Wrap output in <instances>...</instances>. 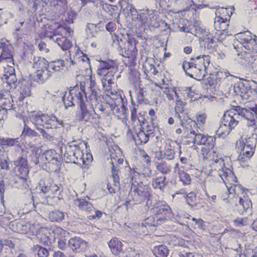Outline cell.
I'll use <instances>...</instances> for the list:
<instances>
[{
  "label": "cell",
  "mask_w": 257,
  "mask_h": 257,
  "mask_svg": "<svg viewBox=\"0 0 257 257\" xmlns=\"http://www.w3.org/2000/svg\"><path fill=\"white\" fill-rule=\"evenodd\" d=\"M64 159L66 162L73 163L82 168L88 167L93 160L88 144L81 140L71 142L67 145Z\"/></svg>",
  "instance_id": "6da1fadb"
},
{
  "label": "cell",
  "mask_w": 257,
  "mask_h": 257,
  "mask_svg": "<svg viewBox=\"0 0 257 257\" xmlns=\"http://www.w3.org/2000/svg\"><path fill=\"white\" fill-rule=\"evenodd\" d=\"M40 163L43 169L48 172H55L59 169L61 159L55 151L50 150L46 151L40 159Z\"/></svg>",
  "instance_id": "7a4b0ae2"
},
{
  "label": "cell",
  "mask_w": 257,
  "mask_h": 257,
  "mask_svg": "<svg viewBox=\"0 0 257 257\" xmlns=\"http://www.w3.org/2000/svg\"><path fill=\"white\" fill-rule=\"evenodd\" d=\"M186 72L192 77L198 80L203 78L205 73L206 66L203 58L194 59L184 64Z\"/></svg>",
  "instance_id": "3957f363"
},
{
  "label": "cell",
  "mask_w": 257,
  "mask_h": 257,
  "mask_svg": "<svg viewBox=\"0 0 257 257\" xmlns=\"http://www.w3.org/2000/svg\"><path fill=\"white\" fill-rule=\"evenodd\" d=\"M238 116L239 115L237 111L233 109L228 111L224 115L217 135L220 136L227 135L239 122Z\"/></svg>",
  "instance_id": "277c9868"
},
{
  "label": "cell",
  "mask_w": 257,
  "mask_h": 257,
  "mask_svg": "<svg viewBox=\"0 0 257 257\" xmlns=\"http://www.w3.org/2000/svg\"><path fill=\"white\" fill-rule=\"evenodd\" d=\"M30 119L36 125L45 128H54L57 127L58 123L54 118L46 115L32 113Z\"/></svg>",
  "instance_id": "5b68a950"
},
{
  "label": "cell",
  "mask_w": 257,
  "mask_h": 257,
  "mask_svg": "<svg viewBox=\"0 0 257 257\" xmlns=\"http://www.w3.org/2000/svg\"><path fill=\"white\" fill-rule=\"evenodd\" d=\"M37 237L39 241L47 247L52 246L55 241L54 233L49 229H40L37 232Z\"/></svg>",
  "instance_id": "8992f818"
},
{
  "label": "cell",
  "mask_w": 257,
  "mask_h": 257,
  "mask_svg": "<svg viewBox=\"0 0 257 257\" xmlns=\"http://www.w3.org/2000/svg\"><path fill=\"white\" fill-rule=\"evenodd\" d=\"M31 225L29 222L18 220L10 223V227L14 232L21 234H26L31 230Z\"/></svg>",
  "instance_id": "52a82bcc"
},
{
  "label": "cell",
  "mask_w": 257,
  "mask_h": 257,
  "mask_svg": "<svg viewBox=\"0 0 257 257\" xmlns=\"http://www.w3.org/2000/svg\"><path fill=\"white\" fill-rule=\"evenodd\" d=\"M14 107L13 98L10 92L0 90V107L6 110L12 109Z\"/></svg>",
  "instance_id": "ba28073f"
},
{
  "label": "cell",
  "mask_w": 257,
  "mask_h": 257,
  "mask_svg": "<svg viewBox=\"0 0 257 257\" xmlns=\"http://www.w3.org/2000/svg\"><path fill=\"white\" fill-rule=\"evenodd\" d=\"M68 245L75 253L84 252L87 250L88 244L86 241L80 237H75L69 241Z\"/></svg>",
  "instance_id": "9c48e42d"
},
{
  "label": "cell",
  "mask_w": 257,
  "mask_h": 257,
  "mask_svg": "<svg viewBox=\"0 0 257 257\" xmlns=\"http://www.w3.org/2000/svg\"><path fill=\"white\" fill-rule=\"evenodd\" d=\"M3 80L10 87H12L17 83L16 73L13 67L8 66L5 68Z\"/></svg>",
  "instance_id": "30bf717a"
},
{
  "label": "cell",
  "mask_w": 257,
  "mask_h": 257,
  "mask_svg": "<svg viewBox=\"0 0 257 257\" xmlns=\"http://www.w3.org/2000/svg\"><path fill=\"white\" fill-rule=\"evenodd\" d=\"M16 168L19 175L21 177H27L28 173L29 167L27 161L25 159L21 158L16 162Z\"/></svg>",
  "instance_id": "8fae6325"
},
{
  "label": "cell",
  "mask_w": 257,
  "mask_h": 257,
  "mask_svg": "<svg viewBox=\"0 0 257 257\" xmlns=\"http://www.w3.org/2000/svg\"><path fill=\"white\" fill-rule=\"evenodd\" d=\"M51 73L48 70H37L32 76V80L38 83H43L47 80L50 76Z\"/></svg>",
  "instance_id": "7c38bea8"
},
{
  "label": "cell",
  "mask_w": 257,
  "mask_h": 257,
  "mask_svg": "<svg viewBox=\"0 0 257 257\" xmlns=\"http://www.w3.org/2000/svg\"><path fill=\"white\" fill-rule=\"evenodd\" d=\"M109 246L111 249L112 253L115 255H118L122 251V243L116 237L113 238L109 241Z\"/></svg>",
  "instance_id": "4fadbf2b"
},
{
  "label": "cell",
  "mask_w": 257,
  "mask_h": 257,
  "mask_svg": "<svg viewBox=\"0 0 257 257\" xmlns=\"http://www.w3.org/2000/svg\"><path fill=\"white\" fill-rule=\"evenodd\" d=\"M154 210L157 214L169 213L171 212L169 206L164 202H160L158 203L154 209Z\"/></svg>",
  "instance_id": "5bb4252c"
},
{
  "label": "cell",
  "mask_w": 257,
  "mask_h": 257,
  "mask_svg": "<svg viewBox=\"0 0 257 257\" xmlns=\"http://www.w3.org/2000/svg\"><path fill=\"white\" fill-rule=\"evenodd\" d=\"M49 63L43 59L39 58L34 61L33 67L37 70H48Z\"/></svg>",
  "instance_id": "9a60e30c"
},
{
  "label": "cell",
  "mask_w": 257,
  "mask_h": 257,
  "mask_svg": "<svg viewBox=\"0 0 257 257\" xmlns=\"http://www.w3.org/2000/svg\"><path fill=\"white\" fill-rule=\"evenodd\" d=\"M30 87H31V84L29 83V82L24 81L22 83L21 89H20L21 90L20 98H21V100L29 95L30 90H31Z\"/></svg>",
  "instance_id": "2e32d148"
},
{
  "label": "cell",
  "mask_w": 257,
  "mask_h": 257,
  "mask_svg": "<svg viewBox=\"0 0 257 257\" xmlns=\"http://www.w3.org/2000/svg\"><path fill=\"white\" fill-rule=\"evenodd\" d=\"M64 217V213L59 210H54L49 214V220L51 222H60Z\"/></svg>",
  "instance_id": "e0dca14e"
},
{
  "label": "cell",
  "mask_w": 257,
  "mask_h": 257,
  "mask_svg": "<svg viewBox=\"0 0 257 257\" xmlns=\"http://www.w3.org/2000/svg\"><path fill=\"white\" fill-rule=\"evenodd\" d=\"M165 179L164 177L157 178L155 179L153 181L154 187L155 188H159V189H163L165 186Z\"/></svg>",
  "instance_id": "ac0fdd59"
},
{
  "label": "cell",
  "mask_w": 257,
  "mask_h": 257,
  "mask_svg": "<svg viewBox=\"0 0 257 257\" xmlns=\"http://www.w3.org/2000/svg\"><path fill=\"white\" fill-rule=\"evenodd\" d=\"M62 66V62H52L50 63V64H49L48 70L51 73H53V72L57 71Z\"/></svg>",
  "instance_id": "d6986e66"
},
{
  "label": "cell",
  "mask_w": 257,
  "mask_h": 257,
  "mask_svg": "<svg viewBox=\"0 0 257 257\" xmlns=\"http://www.w3.org/2000/svg\"><path fill=\"white\" fill-rule=\"evenodd\" d=\"M156 248V249H155L156 251V254H157L158 256L166 257V256H167L169 254V251L165 246H158Z\"/></svg>",
  "instance_id": "ffe728a7"
},
{
  "label": "cell",
  "mask_w": 257,
  "mask_h": 257,
  "mask_svg": "<svg viewBox=\"0 0 257 257\" xmlns=\"http://www.w3.org/2000/svg\"><path fill=\"white\" fill-rule=\"evenodd\" d=\"M254 151V148L250 144H247L244 149V154L247 157H251Z\"/></svg>",
  "instance_id": "44dd1931"
},
{
  "label": "cell",
  "mask_w": 257,
  "mask_h": 257,
  "mask_svg": "<svg viewBox=\"0 0 257 257\" xmlns=\"http://www.w3.org/2000/svg\"><path fill=\"white\" fill-rule=\"evenodd\" d=\"M76 202H77V205L80 209H85V210H87V209H90L91 208L89 203L85 201V200L77 199L76 201Z\"/></svg>",
  "instance_id": "7402d4cb"
},
{
  "label": "cell",
  "mask_w": 257,
  "mask_h": 257,
  "mask_svg": "<svg viewBox=\"0 0 257 257\" xmlns=\"http://www.w3.org/2000/svg\"><path fill=\"white\" fill-rule=\"evenodd\" d=\"M179 176L183 182L186 184H189L191 182V178L188 175L185 173L183 171H180L179 172Z\"/></svg>",
  "instance_id": "603a6c76"
},
{
  "label": "cell",
  "mask_w": 257,
  "mask_h": 257,
  "mask_svg": "<svg viewBox=\"0 0 257 257\" xmlns=\"http://www.w3.org/2000/svg\"><path fill=\"white\" fill-rule=\"evenodd\" d=\"M7 110L0 107V126L4 122L7 116Z\"/></svg>",
  "instance_id": "cb8c5ba5"
},
{
  "label": "cell",
  "mask_w": 257,
  "mask_h": 257,
  "mask_svg": "<svg viewBox=\"0 0 257 257\" xmlns=\"http://www.w3.org/2000/svg\"><path fill=\"white\" fill-rule=\"evenodd\" d=\"M199 138L201 139H199V138L196 137L195 138V142L196 143L198 144V145H203L205 144L207 142V138H206V136H205L204 135H198Z\"/></svg>",
  "instance_id": "d4e9b609"
},
{
  "label": "cell",
  "mask_w": 257,
  "mask_h": 257,
  "mask_svg": "<svg viewBox=\"0 0 257 257\" xmlns=\"http://www.w3.org/2000/svg\"><path fill=\"white\" fill-rule=\"evenodd\" d=\"M48 252L43 248H40L38 251V255L39 257H47L48 256Z\"/></svg>",
  "instance_id": "484cf974"
},
{
  "label": "cell",
  "mask_w": 257,
  "mask_h": 257,
  "mask_svg": "<svg viewBox=\"0 0 257 257\" xmlns=\"http://www.w3.org/2000/svg\"><path fill=\"white\" fill-rule=\"evenodd\" d=\"M0 165L3 168L7 169L8 168V162L6 159L0 157Z\"/></svg>",
  "instance_id": "4316f807"
},
{
  "label": "cell",
  "mask_w": 257,
  "mask_h": 257,
  "mask_svg": "<svg viewBox=\"0 0 257 257\" xmlns=\"http://www.w3.org/2000/svg\"><path fill=\"white\" fill-rule=\"evenodd\" d=\"M158 169L161 172H163L164 173H165V172H167L168 171L167 168L166 167L165 164L164 163L159 164L158 166Z\"/></svg>",
  "instance_id": "83f0119b"
},
{
  "label": "cell",
  "mask_w": 257,
  "mask_h": 257,
  "mask_svg": "<svg viewBox=\"0 0 257 257\" xmlns=\"http://www.w3.org/2000/svg\"><path fill=\"white\" fill-rule=\"evenodd\" d=\"M58 247L61 250H64L66 248V242L63 240H59L58 241Z\"/></svg>",
  "instance_id": "f1b7e54d"
},
{
  "label": "cell",
  "mask_w": 257,
  "mask_h": 257,
  "mask_svg": "<svg viewBox=\"0 0 257 257\" xmlns=\"http://www.w3.org/2000/svg\"><path fill=\"white\" fill-rule=\"evenodd\" d=\"M165 157H166L167 159H172V158L174 157L173 151L170 150H168L165 153Z\"/></svg>",
  "instance_id": "f546056e"
},
{
  "label": "cell",
  "mask_w": 257,
  "mask_h": 257,
  "mask_svg": "<svg viewBox=\"0 0 257 257\" xmlns=\"http://www.w3.org/2000/svg\"><path fill=\"white\" fill-rule=\"evenodd\" d=\"M3 243L6 246H9L11 248L14 247V244H13V242H12L10 241H3Z\"/></svg>",
  "instance_id": "4dcf8cb0"
},
{
  "label": "cell",
  "mask_w": 257,
  "mask_h": 257,
  "mask_svg": "<svg viewBox=\"0 0 257 257\" xmlns=\"http://www.w3.org/2000/svg\"><path fill=\"white\" fill-rule=\"evenodd\" d=\"M54 257H62V256H65V255L61 252H57L54 253Z\"/></svg>",
  "instance_id": "1f68e13d"
},
{
  "label": "cell",
  "mask_w": 257,
  "mask_h": 257,
  "mask_svg": "<svg viewBox=\"0 0 257 257\" xmlns=\"http://www.w3.org/2000/svg\"><path fill=\"white\" fill-rule=\"evenodd\" d=\"M2 245H0V247H1ZM2 249V248H0V249Z\"/></svg>",
  "instance_id": "d6a6232c"
}]
</instances>
